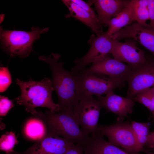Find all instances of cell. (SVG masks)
<instances>
[{
    "mask_svg": "<svg viewBox=\"0 0 154 154\" xmlns=\"http://www.w3.org/2000/svg\"><path fill=\"white\" fill-rule=\"evenodd\" d=\"M12 82L10 73L7 67L0 68V92L5 91Z\"/></svg>",
    "mask_w": 154,
    "mask_h": 154,
    "instance_id": "obj_24",
    "label": "cell"
},
{
    "mask_svg": "<svg viewBox=\"0 0 154 154\" xmlns=\"http://www.w3.org/2000/svg\"><path fill=\"white\" fill-rule=\"evenodd\" d=\"M99 130L91 135L90 139L82 146L84 154H129L105 140Z\"/></svg>",
    "mask_w": 154,
    "mask_h": 154,
    "instance_id": "obj_16",
    "label": "cell"
},
{
    "mask_svg": "<svg viewBox=\"0 0 154 154\" xmlns=\"http://www.w3.org/2000/svg\"><path fill=\"white\" fill-rule=\"evenodd\" d=\"M153 154H154V152H153Z\"/></svg>",
    "mask_w": 154,
    "mask_h": 154,
    "instance_id": "obj_32",
    "label": "cell"
},
{
    "mask_svg": "<svg viewBox=\"0 0 154 154\" xmlns=\"http://www.w3.org/2000/svg\"><path fill=\"white\" fill-rule=\"evenodd\" d=\"M64 154H84L83 147L80 145L74 143Z\"/></svg>",
    "mask_w": 154,
    "mask_h": 154,
    "instance_id": "obj_28",
    "label": "cell"
},
{
    "mask_svg": "<svg viewBox=\"0 0 154 154\" xmlns=\"http://www.w3.org/2000/svg\"><path fill=\"white\" fill-rule=\"evenodd\" d=\"M152 88L143 90L138 92L135 96L133 100L139 102L149 109L152 102Z\"/></svg>",
    "mask_w": 154,
    "mask_h": 154,
    "instance_id": "obj_23",
    "label": "cell"
},
{
    "mask_svg": "<svg viewBox=\"0 0 154 154\" xmlns=\"http://www.w3.org/2000/svg\"><path fill=\"white\" fill-rule=\"evenodd\" d=\"M48 128L42 120L35 117L28 120L24 128L26 135L29 138L38 140L43 137L46 133Z\"/></svg>",
    "mask_w": 154,
    "mask_h": 154,
    "instance_id": "obj_19",
    "label": "cell"
},
{
    "mask_svg": "<svg viewBox=\"0 0 154 154\" xmlns=\"http://www.w3.org/2000/svg\"><path fill=\"white\" fill-rule=\"evenodd\" d=\"M72 2L79 5L81 8L95 16L97 15L95 13L94 9L87 3L82 0H71Z\"/></svg>",
    "mask_w": 154,
    "mask_h": 154,
    "instance_id": "obj_27",
    "label": "cell"
},
{
    "mask_svg": "<svg viewBox=\"0 0 154 154\" xmlns=\"http://www.w3.org/2000/svg\"><path fill=\"white\" fill-rule=\"evenodd\" d=\"M118 41L125 38H132L154 55V30L137 23L127 25L110 36Z\"/></svg>",
    "mask_w": 154,
    "mask_h": 154,
    "instance_id": "obj_13",
    "label": "cell"
},
{
    "mask_svg": "<svg viewBox=\"0 0 154 154\" xmlns=\"http://www.w3.org/2000/svg\"><path fill=\"white\" fill-rule=\"evenodd\" d=\"M132 68L131 65L112 58L107 54L93 63L88 68L82 71L106 76L125 82Z\"/></svg>",
    "mask_w": 154,
    "mask_h": 154,
    "instance_id": "obj_11",
    "label": "cell"
},
{
    "mask_svg": "<svg viewBox=\"0 0 154 154\" xmlns=\"http://www.w3.org/2000/svg\"><path fill=\"white\" fill-rule=\"evenodd\" d=\"M19 141L14 132H7L2 135L0 138V149L7 154H12L14 150V146L18 143Z\"/></svg>",
    "mask_w": 154,
    "mask_h": 154,
    "instance_id": "obj_22",
    "label": "cell"
},
{
    "mask_svg": "<svg viewBox=\"0 0 154 154\" xmlns=\"http://www.w3.org/2000/svg\"><path fill=\"white\" fill-rule=\"evenodd\" d=\"M130 0H91L87 2L90 6L93 4L98 13L100 25L107 26V22L116 16L124 8Z\"/></svg>",
    "mask_w": 154,
    "mask_h": 154,
    "instance_id": "obj_15",
    "label": "cell"
},
{
    "mask_svg": "<svg viewBox=\"0 0 154 154\" xmlns=\"http://www.w3.org/2000/svg\"><path fill=\"white\" fill-rule=\"evenodd\" d=\"M62 2L68 7L69 13L66 17H72L78 20L90 28L97 35L103 32L102 27L100 24L98 16L92 15L84 10L71 0H63Z\"/></svg>",
    "mask_w": 154,
    "mask_h": 154,
    "instance_id": "obj_17",
    "label": "cell"
},
{
    "mask_svg": "<svg viewBox=\"0 0 154 154\" xmlns=\"http://www.w3.org/2000/svg\"><path fill=\"white\" fill-rule=\"evenodd\" d=\"M74 144L48 128L46 134L26 150L12 154H64Z\"/></svg>",
    "mask_w": 154,
    "mask_h": 154,
    "instance_id": "obj_10",
    "label": "cell"
},
{
    "mask_svg": "<svg viewBox=\"0 0 154 154\" xmlns=\"http://www.w3.org/2000/svg\"><path fill=\"white\" fill-rule=\"evenodd\" d=\"M110 53L115 59L127 63L133 67L146 61L144 51L138 47L136 42L132 40H127L124 42L114 40Z\"/></svg>",
    "mask_w": 154,
    "mask_h": 154,
    "instance_id": "obj_12",
    "label": "cell"
},
{
    "mask_svg": "<svg viewBox=\"0 0 154 154\" xmlns=\"http://www.w3.org/2000/svg\"><path fill=\"white\" fill-rule=\"evenodd\" d=\"M73 73L82 98L86 95H94L98 97L113 92L116 88L121 89L125 85L124 82L103 75L83 71Z\"/></svg>",
    "mask_w": 154,
    "mask_h": 154,
    "instance_id": "obj_6",
    "label": "cell"
},
{
    "mask_svg": "<svg viewBox=\"0 0 154 154\" xmlns=\"http://www.w3.org/2000/svg\"><path fill=\"white\" fill-rule=\"evenodd\" d=\"M48 29L32 27L31 31L27 32L6 30L1 26L0 38L1 48L11 57H27L32 50L34 42L40 38L41 34L48 31Z\"/></svg>",
    "mask_w": 154,
    "mask_h": 154,
    "instance_id": "obj_4",
    "label": "cell"
},
{
    "mask_svg": "<svg viewBox=\"0 0 154 154\" xmlns=\"http://www.w3.org/2000/svg\"><path fill=\"white\" fill-rule=\"evenodd\" d=\"M16 81L21 94L15 100L17 104L25 107L27 112L34 115L37 112L36 108L38 107H46L56 112L60 111L59 105L55 103L52 99V94L54 90L50 78L45 77L38 81L30 79L25 82L17 78Z\"/></svg>",
    "mask_w": 154,
    "mask_h": 154,
    "instance_id": "obj_2",
    "label": "cell"
},
{
    "mask_svg": "<svg viewBox=\"0 0 154 154\" xmlns=\"http://www.w3.org/2000/svg\"><path fill=\"white\" fill-rule=\"evenodd\" d=\"M134 2V0H130L120 12L107 22V26H108V28L106 32L109 36H111L133 22Z\"/></svg>",
    "mask_w": 154,
    "mask_h": 154,
    "instance_id": "obj_18",
    "label": "cell"
},
{
    "mask_svg": "<svg viewBox=\"0 0 154 154\" xmlns=\"http://www.w3.org/2000/svg\"><path fill=\"white\" fill-rule=\"evenodd\" d=\"M13 102L7 97L0 96V115L5 116L14 106Z\"/></svg>",
    "mask_w": 154,
    "mask_h": 154,
    "instance_id": "obj_25",
    "label": "cell"
},
{
    "mask_svg": "<svg viewBox=\"0 0 154 154\" xmlns=\"http://www.w3.org/2000/svg\"><path fill=\"white\" fill-rule=\"evenodd\" d=\"M146 58L145 62L133 67L126 81L127 97L133 100L138 92L154 85V55Z\"/></svg>",
    "mask_w": 154,
    "mask_h": 154,
    "instance_id": "obj_8",
    "label": "cell"
},
{
    "mask_svg": "<svg viewBox=\"0 0 154 154\" xmlns=\"http://www.w3.org/2000/svg\"><path fill=\"white\" fill-rule=\"evenodd\" d=\"M102 107L92 96H84L73 109L82 130L86 134H93L98 131V123Z\"/></svg>",
    "mask_w": 154,
    "mask_h": 154,
    "instance_id": "obj_7",
    "label": "cell"
},
{
    "mask_svg": "<svg viewBox=\"0 0 154 154\" xmlns=\"http://www.w3.org/2000/svg\"><path fill=\"white\" fill-rule=\"evenodd\" d=\"M98 100L103 108L118 116V120H123L124 117H128V114L132 113L134 105L133 100L115 94L114 92L105 96H98Z\"/></svg>",
    "mask_w": 154,
    "mask_h": 154,
    "instance_id": "obj_14",
    "label": "cell"
},
{
    "mask_svg": "<svg viewBox=\"0 0 154 154\" xmlns=\"http://www.w3.org/2000/svg\"><path fill=\"white\" fill-rule=\"evenodd\" d=\"M134 1L133 21H136L137 23L150 28L149 24L146 23V21L149 20L147 0H134Z\"/></svg>",
    "mask_w": 154,
    "mask_h": 154,
    "instance_id": "obj_20",
    "label": "cell"
},
{
    "mask_svg": "<svg viewBox=\"0 0 154 154\" xmlns=\"http://www.w3.org/2000/svg\"><path fill=\"white\" fill-rule=\"evenodd\" d=\"M98 129L102 135L107 136L109 142L121 147L129 154H139L140 152L148 154L149 152L139 145L131 124L128 121L118 120L111 125L99 124Z\"/></svg>",
    "mask_w": 154,
    "mask_h": 154,
    "instance_id": "obj_5",
    "label": "cell"
},
{
    "mask_svg": "<svg viewBox=\"0 0 154 154\" xmlns=\"http://www.w3.org/2000/svg\"><path fill=\"white\" fill-rule=\"evenodd\" d=\"M60 57L58 53H52L48 57L40 56L38 59L48 64L52 74V80L57 95L58 103L62 110L73 109L82 98L78 88L74 74L63 67L64 63L58 62Z\"/></svg>",
    "mask_w": 154,
    "mask_h": 154,
    "instance_id": "obj_1",
    "label": "cell"
},
{
    "mask_svg": "<svg viewBox=\"0 0 154 154\" xmlns=\"http://www.w3.org/2000/svg\"><path fill=\"white\" fill-rule=\"evenodd\" d=\"M149 12V25L151 29L154 30V0H147Z\"/></svg>",
    "mask_w": 154,
    "mask_h": 154,
    "instance_id": "obj_26",
    "label": "cell"
},
{
    "mask_svg": "<svg viewBox=\"0 0 154 154\" xmlns=\"http://www.w3.org/2000/svg\"><path fill=\"white\" fill-rule=\"evenodd\" d=\"M34 116L43 121L49 129L73 143L82 146L91 138L80 128L72 109L60 110L58 113L49 110L44 113L38 111Z\"/></svg>",
    "mask_w": 154,
    "mask_h": 154,
    "instance_id": "obj_3",
    "label": "cell"
},
{
    "mask_svg": "<svg viewBox=\"0 0 154 154\" xmlns=\"http://www.w3.org/2000/svg\"><path fill=\"white\" fill-rule=\"evenodd\" d=\"M138 143L144 147L149 133L150 125L147 123H141L131 121V123Z\"/></svg>",
    "mask_w": 154,
    "mask_h": 154,
    "instance_id": "obj_21",
    "label": "cell"
},
{
    "mask_svg": "<svg viewBox=\"0 0 154 154\" xmlns=\"http://www.w3.org/2000/svg\"><path fill=\"white\" fill-rule=\"evenodd\" d=\"M114 40L106 31L96 37L92 34L88 41L90 45L89 50L83 57L75 60L77 65L72 68L71 71L75 73L84 70L87 65L110 53Z\"/></svg>",
    "mask_w": 154,
    "mask_h": 154,
    "instance_id": "obj_9",
    "label": "cell"
},
{
    "mask_svg": "<svg viewBox=\"0 0 154 154\" xmlns=\"http://www.w3.org/2000/svg\"><path fill=\"white\" fill-rule=\"evenodd\" d=\"M153 88H152V89H153V91L154 92V85L153 86Z\"/></svg>",
    "mask_w": 154,
    "mask_h": 154,
    "instance_id": "obj_31",
    "label": "cell"
},
{
    "mask_svg": "<svg viewBox=\"0 0 154 154\" xmlns=\"http://www.w3.org/2000/svg\"><path fill=\"white\" fill-rule=\"evenodd\" d=\"M152 114H153V118H154V111L153 112H152Z\"/></svg>",
    "mask_w": 154,
    "mask_h": 154,
    "instance_id": "obj_30",
    "label": "cell"
},
{
    "mask_svg": "<svg viewBox=\"0 0 154 154\" xmlns=\"http://www.w3.org/2000/svg\"><path fill=\"white\" fill-rule=\"evenodd\" d=\"M144 146L147 147L149 149L154 150V131L149 133Z\"/></svg>",
    "mask_w": 154,
    "mask_h": 154,
    "instance_id": "obj_29",
    "label": "cell"
}]
</instances>
